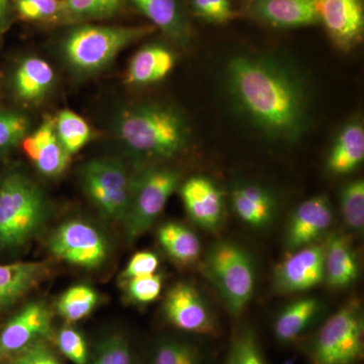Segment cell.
I'll list each match as a JSON object with an SVG mask.
<instances>
[{"label":"cell","instance_id":"1","mask_svg":"<svg viewBox=\"0 0 364 364\" xmlns=\"http://www.w3.org/2000/svg\"><path fill=\"white\" fill-rule=\"evenodd\" d=\"M224 86L235 109L270 140L296 142L311 123L303 74L272 54H240L227 62Z\"/></svg>","mask_w":364,"mask_h":364},{"label":"cell","instance_id":"2","mask_svg":"<svg viewBox=\"0 0 364 364\" xmlns=\"http://www.w3.org/2000/svg\"><path fill=\"white\" fill-rule=\"evenodd\" d=\"M119 138L129 149L150 158H171L186 149L189 130L181 114L159 105L126 109L117 123Z\"/></svg>","mask_w":364,"mask_h":364},{"label":"cell","instance_id":"3","mask_svg":"<svg viewBox=\"0 0 364 364\" xmlns=\"http://www.w3.org/2000/svg\"><path fill=\"white\" fill-rule=\"evenodd\" d=\"M203 277L220 294L228 312L239 317L255 293V264L246 249L234 242H215L203 256Z\"/></svg>","mask_w":364,"mask_h":364},{"label":"cell","instance_id":"4","mask_svg":"<svg viewBox=\"0 0 364 364\" xmlns=\"http://www.w3.org/2000/svg\"><path fill=\"white\" fill-rule=\"evenodd\" d=\"M46 218L44 198L30 179L9 174L0 183V248L25 246L38 233Z\"/></svg>","mask_w":364,"mask_h":364},{"label":"cell","instance_id":"5","mask_svg":"<svg viewBox=\"0 0 364 364\" xmlns=\"http://www.w3.org/2000/svg\"><path fill=\"white\" fill-rule=\"evenodd\" d=\"M364 355V317L358 301L345 304L311 340V364H358Z\"/></svg>","mask_w":364,"mask_h":364},{"label":"cell","instance_id":"6","mask_svg":"<svg viewBox=\"0 0 364 364\" xmlns=\"http://www.w3.org/2000/svg\"><path fill=\"white\" fill-rule=\"evenodd\" d=\"M154 26H85L69 33L63 50L72 66L92 72L107 66L122 50L154 32Z\"/></svg>","mask_w":364,"mask_h":364},{"label":"cell","instance_id":"7","mask_svg":"<svg viewBox=\"0 0 364 364\" xmlns=\"http://www.w3.org/2000/svg\"><path fill=\"white\" fill-rule=\"evenodd\" d=\"M179 174L166 168L146 170L133 179L132 195L124 224L133 242L153 226L179 184Z\"/></svg>","mask_w":364,"mask_h":364},{"label":"cell","instance_id":"8","mask_svg":"<svg viewBox=\"0 0 364 364\" xmlns=\"http://www.w3.org/2000/svg\"><path fill=\"white\" fill-rule=\"evenodd\" d=\"M81 178L86 195L100 213L112 221H124L133 179L123 165L107 159L92 160L85 165Z\"/></svg>","mask_w":364,"mask_h":364},{"label":"cell","instance_id":"9","mask_svg":"<svg viewBox=\"0 0 364 364\" xmlns=\"http://www.w3.org/2000/svg\"><path fill=\"white\" fill-rule=\"evenodd\" d=\"M49 250L69 264L95 269L107 261L109 244L104 235L87 223L69 221L52 235Z\"/></svg>","mask_w":364,"mask_h":364},{"label":"cell","instance_id":"10","mask_svg":"<svg viewBox=\"0 0 364 364\" xmlns=\"http://www.w3.org/2000/svg\"><path fill=\"white\" fill-rule=\"evenodd\" d=\"M163 313L170 324L181 331L207 336L215 335L219 329L212 309L191 282H177L169 289Z\"/></svg>","mask_w":364,"mask_h":364},{"label":"cell","instance_id":"11","mask_svg":"<svg viewBox=\"0 0 364 364\" xmlns=\"http://www.w3.org/2000/svg\"><path fill=\"white\" fill-rule=\"evenodd\" d=\"M318 25L335 47L349 52L364 36V0H315Z\"/></svg>","mask_w":364,"mask_h":364},{"label":"cell","instance_id":"12","mask_svg":"<svg viewBox=\"0 0 364 364\" xmlns=\"http://www.w3.org/2000/svg\"><path fill=\"white\" fill-rule=\"evenodd\" d=\"M325 279L324 244H313L291 252L273 272L272 284L282 294L301 293Z\"/></svg>","mask_w":364,"mask_h":364},{"label":"cell","instance_id":"13","mask_svg":"<svg viewBox=\"0 0 364 364\" xmlns=\"http://www.w3.org/2000/svg\"><path fill=\"white\" fill-rule=\"evenodd\" d=\"M334 222V210L329 198L317 196L299 203L287 223L284 245L293 252L317 244Z\"/></svg>","mask_w":364,"mask_h":364},{"label":"cell","instance_id":"14","mask_svg":"<svg viewBox=\"0 0 364 364\" xmlns=\"http://www.w3.org/2000/svg\"><path fill=\"white\" fill-rule=\"evenodd\" d=\"M51 333V314L44 303L26 305L0 332V359L11 358Z\"/></svg>","mask_w":364,"mask_h":364},{"label":"cell","instance_id":"15","mask_svg":"<svg viewBox=\"0 0 364 364\" xmlns=\"http://www.w3.org/2000/svg\"><path fill=\"white\" fill-rule=\"evenodd\" d=\"M241 14L274 28L318 25L315 0H241Z\"/></svg>","mask_w":364,"mask_h":364},{"label":"cell","instance_id":"16","mask_svg":"<svg viewBox=\"0 0 364 364\" xmlns=\"http://www.w3.org/2000/svg\"><path fill=\"white\" fill-rule=\"evenodd\" d=\"M181 196L191 221L205 231L222 229L226 215L224 193L214 181L203 176L189 178L182 184Z\"/></svg>","mask_w":364,"mask_h":364},{"label":"cell","instance_id":"17","mask_svg":"<svg viewBox=\"0 0 364 364\" xmlns=\"http://www.w3.org/2000/svg\"><path fill=\"white\" fill-rule=\"evenodd\" d=\"M232 208L237 218L254 230H264L272 224L277 202L269 189L255 183H241L231 191Z\"/></svg>","mask_w":364,"mask_h":364},{"label":"cell","instance_id":"18","mask_svg":"<svg viewBox=\"0 0 364 364\" xmlns=\"http://www.w3.org/2000/svg\"><path fill=\"white\" fill-rule=\"evenodd\" d=\"M23 148L26 156L44 176H59L70 160V155L59 142L54 121L45 122L35 133L26 138Z\"/></svg>","mask_w":364,"mask_h":364},{"label":"cell","instance_id":"19","mask_svg":"<svg viewBox=\"0 0 364 364\" xmlns=\"http://www.w3.org/2000/svg\"><path fill=\"white\" fill-rule=\"evenodd\" d=\"M131 2L176 44H191L193 28L181 0H131Z\"/></svg>","mask_w":364,"mask_h":364},{"label":"cell","instance_id":"20","mask_svg":"<svg viewBox=\"0 0 364 364\" xmlns=\"http://www.w3.org/2000/svg\"><path fill=\"white\" fill-rule=\"evenodd\" d=\"M45 262L0 264V311L14 305L49 275Z\"/></svg>","mask_w":364,"mask_h":364},{"label":"cell","instance_id":"21","mask_svg":"<svg viewBox=\"0 0 364 364\" xmlns=\"http://www.w3.org/2000/svg\"><path fill=\"white\" fill-rule=\"evenodd\" d=\"M326 282L333 289H346L358 279L359 265L350 240L341 234H332L324 243Z\"/></svg>","mask_w":364,"mask_h":364},{"label":"cell","instance_id":"22","mask_svg":"<svg viewBox=\"0 0 364 364\" xmlns=\"http://www.w3.org/2000/svg\"><path fill=\"white\" fill-rule=\"evenodd\" d=\"M364 160V129L359 121L350 122L340 131L327 160L333 176L351 173Z\"/></svg>","mask_w":364,"mask_h":364},{"label":"cell","instance_id":"23","mask_svg":"<svg viewBox=\"0 0 364 364\" xmlns=\"http://www.w3.org/2000/svg\"><path fill=\"white\" fill-rule=\"evenodd\" d=\"M176 64L173 53L160 45H149L136 52L132 59L126 82L132 85H146L166 77Z\"/></svg>","mask_w":364,"mask_h":364},{"label":"cell","instance_id":"24","mask_svg":"<svg viewBox=\"0 0 364 364\" xmlns=\"http://www.w3.org/2000/svg\"><path fill=\"white\" fill-rule=\"evenodd\" d=\"M323 310L322 301L316 296H305L287 306L273 326L275 337L282 343H291L312 325Z\"/></svg>","mask_w":364,"mask_h":364},{"label":"cell","instance_id":"25","mask_svg":"<svg viewBox=\"0 0 364 364\" xmlns=\"http://www.w3.org/2000/svg\"><path fill=\"white\" fill-rule=\"evenodd\" d=\"M157 238L165 252L178 264H193L202 254L198 237L181 223H165L158 229Z\"/></svg>","mask_w":364,"mask_h":364},{"label":"cell","instance_id":"26","mask_svg":"<svg viewBox=\"0 0 364 364\" xmlns=\"http://www.w3.org/2000/svg\"><path fill=\"white\" fill-rule=\"evenodd\" d=\"M54 82L52 67L39 58L26 59L14 75V88L18 97L35 102L44 97Z\"/></svg>","mask_w":364,"mask_h":364},{"label":"cell","instance_id":"27","mask_svg":"<svg viewBox=\"0 0 364 364\" xmlns=\"http://www.w3.org/2000/svg\"><path fill=\"white\" fill-rule=\"evenodd\" d=\"M95 289L85 284H78L67 289L57 303V312L66 322L75 323L90 315L98 303Z\"/></svg>","mask_w":364,"mask_h":364},{"label":"cell","instance_id":"28","mask_svg":"<svg viewBox=\"0 0 364 364\" xmlns=\"http://www.w3.org/2000/svg\"><path fill=\"white\" fill-rule=\"evenodd\" d=\"M55 131L59 142L69 155L75 154L90 139V128L75 112L62 111L54 121Z\"/></svg>","mask_w":364,"mask_h":364},{"label":"cell","instance_id":"29","mask_svg":"<svg viewBox=\"0 0 364 364\" xmlns=\"http://www.w3.org/2000/svg\"><path fill=\"white\" fill-rule=\"evenodd\" d=\"M152 364H202V354L186 340L165 338L155 347Z\"/></svg>","mask_w":364,"mask_h":364},{"label":"cell","instance_id":"30","mask_svg":"<svg viewBox=\"0 0 364 364\" xmlns=\"http://www.w3.org/2000/svg\"><path fill=\"white\" fill-rule=\"evenodd\" d=\"M340 208L346 226L355 232L364 228V182L358 179L345 184L340 191Z\"/></svg>","mask_w":364,"mask_h":364},{"label":"cell","instance_id":"31","mask_svg":"<svg viewBox=\"0 0 364 364\" xmlns=\"http://www.w3.org/2000/svg\"><path fill=\"white\" fill-rule=\"evenodd\" d=\"M123 0H64L61 13L72 20H95L114 16Z\"/></svg>","mask_w":364,"mask_h":364},{"label":"cell","instance_id":"32","mask_svg":"<svg viewBox=\"0 0 364 364\" xmlns=\"http://www.w3.org/2000/svg\"><path fill=\"white\" fill-rule=\"evenodd\" d=\"M225 364H268L252 329L246 327L235 335Z\"/></svg>","mask_w":364,"mask_h":364},{"label":"cell","instance_id":"33","mask_svg":"<svg viewBox=\"0 0 364 364\" xmlns=\"http://www.w3.org/2000/svg\"><path fill=\"white\" fill-rule=\"evenodd\" d=\"M91 364H136L128 341L121 335H112L100 341Z\"/></svg>","mask_w":364,"mask_h":364},{"label":"cell","instance_id":"34","mask_svg":"<svg viewBox=\"0 0 364 364\" xmlns=\"http://www.w3.org/2000/svg\"><path fill=\"white\" fill-rule=\"evenodd\" d=\"M189 6L196 16L213 25H224L238 16L233 0H189Z\"/></svg>","mask_w":364,"mask_h":364},{"label":"cell","instance_id":"35","mask_svg":"<svg viewBox=\"0 0 364 364\" xmlns=\"http://www.w3.org/2000/svg\"><path fill=\"white\" fill-rule=\"evenodd\" d=\"M127 293L129 298L136 304H149L158 299L162 291L161 273L143 275L127 280Z\"/></svg>","mask_w":364,"mask_h":364},{"label":"cell","instance_id":"36","mask_svg":"<svg viewBox=\"0 0 364 364\" xmlns=\"http://www.w3.org/2000/svg\"><path fill=\"white\" fill-rule=\"evenodd\" d=\"M57 345L61 353L73 364H87V344L83 335L72 327H64L57 335Z\"/></svg>","mask_w":364,"mask_h":364},{"label":"cell","instance_id":"37","mask_svg":"<svg viewBox=\"0 0 364 364\" xmlns=\"http://www.w3.org/2000/svg\"><path fill=\"white\" fill-rule=\"evenodd\" d=\"M28 128L25 117L14 112H0V149L11 147L23 140Z\"/></svg>","mask_w":364,"mask_h":364},{"label":"cell","instance_id":"38","mask_svg":"<svg viewBox=\"0 0 364 364\" xmlns=\"http://www.w3.org/2000/svg\"><path fill=\"white\" fill-rule=\"evenodd\" d=\"M16 9L25 20H48L61 13L62 4L58 0H16Z\"/></svg>","mask_w":364,"mask_h":364},{"label":"cell","instance_id":"39","mask_svg":"<svg viewBox=\"0 0 364 364\" xmlns=\"http://www.w3.org/2000/svg\"><path fill=\"white\" fill-rule=\"evenodd\" d=\"M11 364H62L43 341L35 342L13 356Z\"/></svg>","mask_w":364,"mask_h":364},{"label":"cell","instance_id":"40","mask_svg":"<svg viewBox=\"0 0 364 364\" xmlns=\"http://www.w3.org/2000/svg\"><path fill=\"white\" fill-rule=\"evenodd\" d=\"M158 267H159V258L156 254L150 252V251H141V252L136 253L129 261L122 273V277L128 280L133 277L154 274L156 273Z\"/></svg>","mask_w":364,"mask_h":364},{"label":"cell","instance_id":"41","mask_svg":"<svg viewBox=\"0 0 364 364\" xmlns=\"http://www.w3.org/2000/svg\"><path fill=\"white\" fill-rule=\"evenodd\" d=\"M7 13H9V0H0V30L6 25Z\"/></svg>","mask_w":364,"mask_h":364}]
</instances>
